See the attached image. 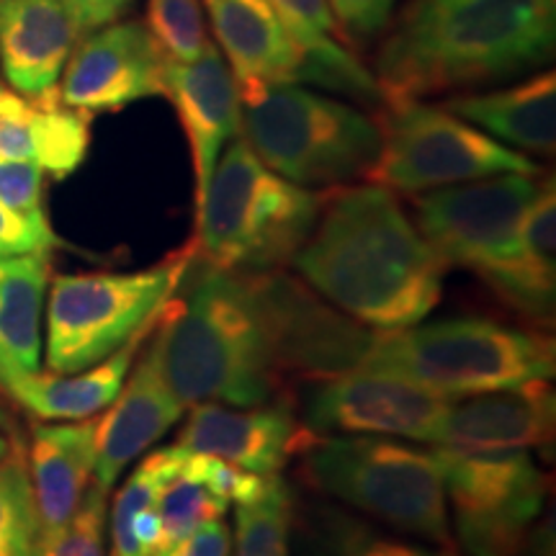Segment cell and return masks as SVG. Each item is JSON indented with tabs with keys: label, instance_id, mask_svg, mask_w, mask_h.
Here are the masks:
<instances>
[{
	"label": "cell",
	"instance_id": "obj_36",
	"mask_svg": "<svg viewBox=\"0 0 556 556\" xmlns=\"http://www.w3.org/2000/svg\"><path fill=\"white\" fill-rule=\"evenodd\" d=\"M70 16L75 21V29L80 37L101 29V26L114 24L131 9L135 0H62Z\"/></svg>",
	"mask_w": 556,
	"mask_h": 556
},
{
	"label": "cell",
	"instance_id": "obj_38",
	"mask_svg": "<svg viewBox=\"0 0 556 556\" xmlns=\"http://www.w3.org/2000/svg\"><path fill=\"white\" fill-rule=\"evenodd\" d=\"M16 443H18L16 435H9V433H3V430H0V458L9 456Z\"/></svg>",
	"mask_w": 556,
	"mask_h": 556
},
{
	"label": "cell",
	"instance_id": "obj_32",
	"mask_svg": "<svg viewBox=\"0 0 556 556\" xmlns=\"http://www.w3.org/2000/svg\"><path fill=\"white\" fill-rule=\"evenodd\" d=\"M338 31L348 39H374L392 21L397 0H328ZM353 41V45H356Z\"/></svg>",
	"mask_w": 556,
	"mask_h": 556
},
{
	"label": "cell",
	"instance_id": "obj_29",
	"mask_svg": "<svg viewBox=\"0 0 556 556\" xmlns=\"http://www.w3.org/2000/svg\"><path fill=\"white\" fill-rule=\"evenodd\" d=\"M148 31L170 62L199 60L208 41L201 0H150Z\"/></svg>",
	"mask_w": 556,
	"mask_h": 556
},
{
	"label": "cell",
	"instance_id": "obj_10",
	"mask_svg": "<svg viewBox=\"0 0 556 556\" xmlns=\"http://www.w3.org/2000/svg\"><path fill=\"white\" fill-rule=\"evenodd\" d=\"M433 456L464 556H518L548 492L528 451L435 446Z\"/></svg>",
	"mask_w": 556,
	"mask_h": 556
},
{
	"label": "cell",
	"instance_id": "obj_19",
	"mask_svg": "<svg viewBox=\"0 0 556 556\" xmlns=\"http://www.w3.org/2000/svg\"><path fill=\"white\" fill-rule=\"evenodd\" d=\"M96 417L60 426L41 422L31 428L26 464L37 503L39 544L73 518L93 484Z\"/></svg>",
	"mask_w": 556,
	"mask_h": 556
},
{
	"label": "cell",
	"instance_id": "obj_35",
	"mask_svg": "<svg viewBox=\"0 0 556 556\" xmlns=\"http://www.w3.org/2000/svg\"><path fill=\"white\" fill-rule=\"evenodd\" d=\"M232 548V533L225 520H208L197 531L189 533L186 539H180L178 544L168 548H160L152 556H229Z\"/></svg>",
	"mask_w": 556,
	"mask_h": 556
},
{
	"label": "cell",
	"instance_id": "obj_1",
	"mask_svg": "<svg viewBox=\"0 0 556 556\" xmlns=\"http://www.w3.org/2000/svg\"><path fill=\"white\" fill-rule=\"evenodd\" d=\"M160 312L163 366L186 407L283 402L289 379L358 366L368 332L283 270L232 274L193 255Z\"/></svg>",
	"mask_w": 556,
	"mask_h": 556
},
{
	"label": "cell",
	"instance_id": "obj_20",
	"mask_svg": "<svg viewBox=\"0 0 556 556\" xmlns=\"http://www.w3.org/2000/svg\"><path fill=\"white\" fill-rule=\"evenodd\" d=\"M157 319L144 330H139L127 345H122L119 351L111 353L109 358L83 368V371L0 374V389L9 392L11 400L18 402L26 413L39 417V420L45 422H75L96 417L116 400V394H119V389L129 377L131 366H135L139 351H142L148 338L152 336V330H155Z\"/></svg>",
	"mask_w": 556,
	"mask_h": 556
},
{
	"label": "cell",
	"instance_id": "obj_8",
	"mask_svg": "<svg viewBox=\"0 0 556 556\" xmlns=\"http://www.w3.org/2000/svg\"><path fill=\"white\" fill-rule=\"evenodd\" d=\"M197 245L135 274L54 276L47 299V368L75 374L99 364L152 325L176 294Z\"/></svg>",
	"mask_w": 556,
	"mask_h": 556
},
{
	"label": "cell",
	"instance_id": "obj_2",
	"mask_svg": "<svg viewBox=\"0 0 556 556\" xmlns=\"http://www.w3.org/2000/svg\"><path fill=\"white\" fill-rule=\"evenodd\" d=\"M291 266L315 294L371 330L422 323L441 302L448 270L394 191L377 184L325 193Z\"/></svg>",
	"mask_w": 556,
	"mask_h": 556
},
{
	"label": "cell",
	"instance_id": "obj_9",
	"mask_svg": "<svg viewBox=\"0 0 556 556\" xmlns=\"http://www.w3.org/2000/svg\"><path fill=\"white\" fill-rule=\"evenodd\" d=\"M377 124L381 144L366 180L389 191L422 193L503 173H544L531 157L505 148L443 106L389 101L379 109Z\"/></svg>",
	"mask_w": 556,
	"mask_h": 556
},
{
	"label": "cell",
	"instance_id": "obj_28",
	"mask_svg": "<svg viewBox=\"0 0 556 556\" xmlns=\"http://www.w3.org/2000/svg\"><path fill=\"white\" fill-rule=\"evenodd\" d=\"M39 518L26 448L16 443L0 458V556H37Z\"/></svg>",
	"mask_w": 556,
	"mask_h": 556
},
{
	"label": "cell",
	"instance_id": "obj_23",
	"mask_svg": "<svg viewBox=\"0 0 556 556\" xmlns=\"http://www.w3.org/2000/svg\"><path fill=\"white\" fill-rule=\"evenodd\" d=\"M443 109L458 119L477 124L484 135L513 148L552 155L556 144V75L539 73L518 86L490 93L454 96Z\"/></svg>",
	"mask_w": 556,
	"mask_h": 556
},
{
	"label": "cell",
	"instance_id": "obj_22",
	"mask_svg": "<svg viewBox=\"0 0 556 556\" xmlns=\"http://www.w3.org/2000/svg\"><path fill=\"white\" fill-rule=\"evenodd\" d=\"M238 88L291 83L296 50L268 0H201Z\"/></svg>",
	"mask_w": 556,
	"mask_h": 556
},
{
	"label": "cell",
	"instance_id": "obj_27",
	"mask_svg": "<svg viewBox=\"0 0 556 556\" xmlns=\"http://www.w3.org/2000/svg\"><path fill=\"white\" fill-rule=\"evenodd\" d=\"M294 492L278 475L263 479L258 495L238 503L235 556H294Z\"/></svg>",
	"mask_w": 556,
	"mask_h": 556
},
{
	"label": "cell",
	"instance_id": "obj_6",
	"mask_svg": "<svg viewBox=\"0 0 556 556\" xmlns=\"http://www.w3.org/2000/svg\"><path fill=\"white\" fill-rule=\"evenodd\" d=\"M240 131L250 150L304 189L366 178L379 155L377 119L296 83L240 88Z\"/></svg>",
	"mask_w": 556,
	"mask_h": 556
},
{
	"label": "cell",
	"instance_id": "obj_13",
	"mask_svg": "<svg viewBox=\"0 0 556 556\" xmlns=\"http://www.w3.org/2000/svg\"><path fill=\"white\" fill-rule=\"evenodd\" d=\"M163 50L139 21H114L80 37L58 86L60 103L83 114H109L165 96Z\"/></svg>",
	"mask_w": 556,
	"mask_h": 556
},
{
	"label": "cell",
	"instance_id": "obj_3",
	"mask_svg": "<svg viewBox=\"0 0 556 556\" xmlns=\"http://www.w3.org/2000/svg\"><path fill=\"white\" fill-rule=\"evenodd\" d=\"M556 50V0H413L377 54L389 101L518 78Z\"/></svg>",
	"mask_w": 556,
	"mask_h": 556
},
{
	"label": "cell",
	"instance_id": "obj_31",
	"mask_svg": "<svg viewBox=\"0 0 556 556\" xmlns=\"http://www.w3.org/2000/svg\"><path fill=\"white\" fill-rule=\"evenodd\" d=\"M0 204L37 229H52L45 212V170L31 160L0 157Z\"/></svg>",
	"mask_w": 556,
	"mask_h": 556
},
{
	"label": "cell",
	"instance_id": "obj_25",
	"mask_svg": "<svg viewBox=\"0 0 556 556\" xmlns=\"http://www.w3.org/2000/svg\"><path fill=\"white\" fill-rule=\"evenodd\" d=\"M296 528V556H462L454 546H422L379 531L348 510L312 505Z\"/></svg>",
	"mask_w": 556,
	"mask_h": 556
},
{
	"label": "cell",
	"instance_id": "obj_5",
	"mask_svg": "<svg viewBox=\"0 0 556 556\" xmlns=\"http://www.w3.org/2000/svg\"><path fill=\"white\" fill-rule=\"evenodd\" d=\"M358 368H374L443 394L471 397L552 379L556 345L546 332L482 317L438 319L371 336Z\"/></svg>",
	"mask_w": 556,
	"mask_h": 556
},
{
	"label": "cell",
	"instance_id": "obj_21",
	"mask_svg": "<svg viewBox=\"0 0 556 556\" xmlns=\"http://www.w3.org/2000/svg\"><path fill=\"white\" fill-rule=\"evenodd\" d=\"M482 281L513 312L541 330L552 328L556 312V193L546 178L539 199L520 222L516 245Z\"/></svg>",
	"mask_w": 556,
	"mask_h": 556
},
{
	"label": "cell",
	"instance_id": "obj_18",
	"mask_svg": "<svg viewBox=\"0 0 556 556\" xmlns=\"http://www.w3.org/2000/svg\"><path fill=\"white\" fill-rule=\"evenodd\" d=\"M78 39L62 0H0V67L26 99L58 93Z\"/></svg>",
	"mask_w": 556,
	"mask_h": 556
},
{
	"label": "cell",
	"instance_id": "obj_12",
	"mask_svg": "<svg viewBox=\"0 0 556 556\" xmlns=\"http://www.w3.org/2000/svg\"><path fill=\"white\" fill-rule=\"evenodd\" d=\"M451 397L374 368H351L309 392L304 426L317 435H379L438 443Z\"/></svg>",
	"mask_w": 556,
	"mask_h": 556
},
{
	"label": "cell",
	"instance_id": "obj_4",
	"mask_svg": "<svg viewBox=\"0 0 556 556\" xmlns=\"http://www.w3.org/2000/svg\"><path fill=\"white\" fill-rule=\"evenodd\" d=\"M325 193L281 178L238 139L219 155L197 212L199 258L232 274L291 266L323 212Z\"/></svg>",
	"mask_w": 556,
	"mask_h": 556
},
{
	"label": "cell",
	"instance_id": "obj_7",
	"mask_svg": "<svg viewBox=\"0 0 556 556\" xmlns=\"http://www.w3.org/2000/svg\"><path fill=\"white\" fill-rule=\"evenodd\" d=\"M304 477L323 495L400 533L454 546L446 490L433 451L379 435H315Z\"/></svg>",
	"mask_w": 556,
	"mask_h": 556
},
{
	"label": "cell",
	"instance_id": "obj_37",
	"mask_svg": "<svg viewBox=\"0 0 556 556\" xmlns=\"http://www.w3.org/2000/svg\"><path fill=\"white\" fill-rule=\"evenodd\" d=\"M0 430H3V433H13V415L3 397H0Z\"/></svg>",
	"mask_w": 556,
	"mask_h": 556
},
{
	"label": "cell",
	"instance_id": "obj_33",
	"mask_svg": "<svg viewBox=\"0 0 556 556\" xmlns=\"http://www.w3.org/2000/svg\"><path fill=\"white\" fill-rule=\"evenodd\" d=\"M268 5L281 18L289 37H302V34H340L328 0H268Z\"/></svg>",
	"mask_w": 556,
	"mask_h": 556
},
{
	"label": "cell",
	"instance_id": "obj_14",
	"mask_svg": "<svg viewBox=\"0 0 556 556\" xmlns=\"http://www.w3.org/2000/svg\"><path fill=\"white\" fill-rule=\"evenodd\" d=\"M317 433L304 426L287 402L232 407L197 402L178 433L176 446L232 464L248 475H278L291 458L302 456Z\"/></svg>",
	"mask_w": 556,
	"mask_h": 556
},
{
	"label": "cell",
	"instance_id": "obj_17",
	"mask_svg": "<svg viewBox=\"0 0 556 556\" xmlns=\"http://www.w3.org/2000/svg\"><path fill=\"white\" fill-rule=\"evenodd\" d=\"M556 397L548 379L451 397L435 446L464 451H528L554 441Z\"/></svg>",
	"mask_w": 556,
	"mask_h": 556
},
{
	"label": "cell",
	"instance_id": "obj_16",
	"mask_svg": "<svg viewBox=\"0 0 556 556\" xmlns=\"http://www.w3.org/2000/svg\"><path fill=\"white\" fill-rule=\"evenodd\" d=\"M165 96L186 131L193 165V208H201L222 150L240 135V88L227 60L208 45L199 60L165 65Z\"/></svg>",
	"mask_w": 556,
	"mask_h": 556
},
{
	"label": "cell",
	"instance_id": "obj_34",
	"mask_svg": "<svg viewBox=\"0 0 556 556\" xmlns=\"http://www.w3.org/2000/svg\"><path fill=\"white\" fill-rule=\"evenodd\" d=\"M60 245L62 240L54 235V229H37L0 204V255L52 253Z\"/></svg>",
	"mask_w": 556,
	"mask_h": 556
},
{
	"label": "cell",
	"instance_id": "obj_26",
	"mask_svg": "<svg viewBox=\"0 0 556 556\" xmlns=\"http://www.w3.org/2000/svg\"><path fill=\"white\" fill-rule=\"evenodd\" d=\"M291 41L296 50V67L291 83L325 88L377 111L384 106L377 75L348 47L332 39V34H302V37H291Z\"/></svg>",
	"mask_w": 556,
	"mask_h": 556
},
{
	"label": "cell",
	"instance_id": "obj_24",
	"mask_svg": "<svg viewBox=\"0 0 556 556\" xmlns=\"http://www.w3.org/2000/svg\"><path fill=\"white\" fill-rule=\"evenodd\" d=\"M50 278V253L0 255V374L41 368V317Z\"/></svg>",
	"mask_w": 556,
	"mask_h": 556
},
{
	"label": "cell",
	"instance_id": "obj_11",
	"mask_svg": "<svg viewBox=\"0 0 556 556\" xmlns=\"http://www.w3.org/2000/svg\"><path fill=\"white\" fill-rule=\"evenodd\" d=\"M544 184V173H503L413 193L415 227L446 268H469L482 278L516 245L520 222Z\"/></svg>",
	"mask_w": 556,
	"mask_h": 556
},
{
	"label": "cell",
	"instance_id": "obj_15",
	"mask_svg": "<svg viewBox=\"0 0 556 556\" xmlns=\"http://www.w3.org/2000/svg\"><path fill=\"white\" fill-rule=\"evenodd\" d=\"M144 345L148 348L139 351L142 356H137L135 371H129L116 400L106 413L96 417L93 482L103 490L119 482L127 467L180 422L189 409L165 377L157 325Z\"/></svg>",
	"mask_w": 556,
	"mask_h": 556
},
{
	"label": "cell",
	"instance_id": "obj_30",
	"mask_svg": "<svg viewBox=\"0 0 556 556\" xmlns=\"http://www.w3.org/2000/svg\"><path fill=\"white\" fill-rule=\"evenodd\" d=\"M109 490L90 484L73 518L39 544L37 556H106Z\"/></svg>",
	"mask_w": 556,
	"mask_h": 556
}]
</instances>
